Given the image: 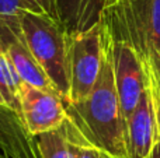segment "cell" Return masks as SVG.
<instances>
[{
	"label": "cell",
	"instance_id": "obj_1",
	"mask_svg": "<svg viewBox=\"0 0 160 158\" xmlns=\"http://www.w3.org/2000/svg\"><path fill=\"white\" fill-rule=\"evenodd\" d=\"M101 24V21H100ZM102 56L90 94L78 102H63L68 119L91 146L115 158H127L125 118L119 104L112 66V39L101 24Z\"/></svg>",
	"mask_w": 160,
	"mask_h": 158
},
{
	"label": "cell",
	"instance_id": "obj_2",
	"mask_svg": "<svg viewBox=\"0 0 160 158\" xmlns=\"http://www.w3.org/2000/svg\"><path fill=\"white\" fill-rule=\"evenodd\" d=\"M101 24L114 41L129 45L142 63L160 62V0H112Z\"/></svg>",
	"mask_w": 160,
	"mask_h": 158
},
{
	"label": "cell",
	"instance_id": "obj_3",
	"mask_svg": "<svg viewBox=\"0 0 160 158\" xmlns=\"http://www.w3.org/2000/svg\"><path fill=\"white\" fill-rule=\"evenodd\" d=\"M18 20L34 59L48 77L56 94L65 101L69 92L66 30L58 20L44 13L24 10L18 14Z\"/></svg>",
	"mask_w": 160,
	"mask_h": 158
},
{
	"label": "cell",
	"instance_id": "obj_4",
	"mask_svg": "<svg viewBox=\"0 0 160 158\" xmlns=\"http://www.w3.org/2000/svg\"><path fill=\"white\" fill-rule=\"evenodd\" d=\"M101 56V24L86 32L68 34L66 72L69 92L63 102H78L90 94L98 77Z\"/></svg>",
	"mask_w": 160,
	"mask_h": 158
},
{
	"label": "cell",
	"instance_id": "obj_5",
	"mask_svg": "<svg viewBox=\"0 0 160 158\" xmlns=\"http://www.w3.org/2000/svg\"><path fill=\"white\" fill-rule=\"evenodd\" d=\"M20 116L31 137L59 129L68 119L63 100L55 91L22 81L20 90Z\"/></svg>",
	"mask_w": 160,
	"mask_h": 158
},
{
	"label": "cell",
	"instance_id": "obj_6",
	"mask_svg": "<svg viewBox=\"0 0 160 158\" xmlns=\"http://www.w3.org/2000/svg\"><path fill=\"white\" fill-rule=\"evenodd\" d=\"M0 49L11 62L21 81L47 91H55L28 48L18 16H0Z\"/></svg>",
	"mask_w": 160,
	"mask_h": 158
},
{
	"label": "cell",
	"instance_id": "obj_7",
	"mask_svg": "<svg viewBox=\"0 0 160 158\" xmlns=\"http://www.w3.org/2000/svg\"><path fill=\"white\" fill-rule=\"evenodd\" d=\"M112 66L119 104L127 120L136 108L143 92L145 81L142 62L129 45L112 39Z\"/></svg>",
	"mask_w": 160,
	"mask_h": 158
},
{
	"label": "cell",
	"instance_id": "obj_8",
	"mask_svg": "<svg viewBox=\"0 0 160 158\" xmlns=\"http://www.w3.org/2000/svg\"><path fill=\"white\" fill-rule=\"evenodd\" d=\"M145 81V77H143ZM156 143V119L150 91L146 83L136 108L125 120L127 158H145Z\"/></svg>",
	"mask_w": 160,
	"mask_h": 158
},
{
	"label": "cell",
	"instance_id": "obj_9",
	"mask_svg": "<svg viewBox=\"0 0 160 158\" xmlns=\"http://www.w3.org/2000/svg\"><path fill=\"white\" fill-rule=\"evenodd\" d=\"M0 158H39L34 137L27 133L21 116L0 105Z\"/></svg>",
	"mask_w": 160,
	"mask_h": 158
},
{
	"label": "cell",
	"instance_id": "obj_10",
	"mask_svg": "<svg viewBox=\"0 0 160 158\" xmlns=\"http://www.w3.org/2000/svg\"><path fill=\"white\" fill-rule=\"evenodd\" d=\"M108 0H55L56 18L68 34L94 28L101 21Z\"/></svg>",
	"mask_w": 160,
	"mask_h": 158
},
{
	"label": "cell",
	"instance_id": "obj_11",
	"mask_svg": "<svg viewBox=\"0 0 160 158\" xmlns=\"http://www.w3.org/2000/svg\"><path fill=\"white\" fill-rule=\"evenodd\" d=\"M39 158H79L84 137L69 119L59 129L34 137Z\"/></svg>",
	"mask_w": 160,
	"mask_h": 158
},
{
	"label": "cell",
	"instance_id": "obj_12",
	"mask_svg": "<svg viewBox=\"0 0 160 158\" xmlns=\"http://www.w3.org/2000/svg\"><path fill=\"white\" fill-rule=\"evenodd\" d=\"M21 78L17 74L6 53L0 49V105L20 115V90Z\"/></svg>",
	"mask_w": 160,
	"mask_h": 158
},
{
	"label": "cell",
	"instance_id": "obj_13",
	"mask_svg": "<svg viewBox=\"0 0 160 158\" xmlns=\"http://www.w3.org/2000/svg\"><path fill=\"white\" fill-rule=\"evenodd\" d=\"M142 69H143L145 83H146L148 88H149V91H150L152 101H153V108H155L156 142H158V140H160V84H159V81L156 80V76L149 64L142 63Z\"/></svg>",
	"mask_w": 160,
	"mask_h": 158
},
{
	"label": "cell",
	"instance_id": "obj_14",
	"mask_svg": "<svg viewBox=\"0 0 160 158\" xmlns=\"http://www.w3.org/2000/svg\"><path fill=\"white\" fill-rule=\"evenodd\" d=\"M25 4L28 6L31 11L35 13H44L47 16L56 18V10H55V0H24Z\"/></svg>",
	"mask_w": 160,
	"mask_h": 158
},
{
	"label": "cell",
	"instance_id": "obj_15",
	"mask_svg": "<svg viewBox=\"0 0 160 158\" xmlns=\"http://www.w3.org/2000/svg\"><path fill=\"white\" fill-rule=\"evenodd\" d=\"M24 10H30L24 0H0V16H18Z\"/></svg>",
	"mask_w": 160,
	"mask_h": 158
},
{
	"label": "cell",
	"instance_id": "obj_16",
	"mask_svg": "<svg viewBox=\"0 0 160 158\" xmlns=\"http://www.w3.org/2000/svg\"><path fill=\"white\" fill-rule=\"evenodd\" d=\"M79 158H115L114 156H111L110 153L101 150L98 147H94L91 146L88 142H83L80 146V153H79Z\"/></svg>",
	"mask_w": 160,
	"mask_h": 158
},
{
	"label": "cell",
	"instance_id": "obj_17",
	"mask_svg": "<svg viewBox=\"0 0 160 158\" xmlns=\"http://www.w3.org/2000/svg\"><path fill=\"white\" fill-rule=\"evenodd\" d=\"M145 158H160V140H158V142L155 143V146H153V148L150 150V153Z\"/></svg>",
	"mask_w": 160,
	"mask_h": 158
},
{
	"label": "cell",
	"instance_id": "obj_18",
	"mask_svg": "<svg viewBox=\"0 0 160 158\" xmlns=\"http://www.w3.org/2000/svg\"><path fill=\"white\" fill-rule=\"evenodd\" d=\"M146 64H149V66L152 67L153 73H155V76H156V80H158L160 84V62H156V63H146Z\"/></svg>",
	"mask_w": 160,
	"mask_h": 158
},
{
	"label": "cell",
	"instance_id": "obj_19",
	"mask_svg": "<svg viewBox=\"0 0 160 158\" xmlns=\"http://www.w3.org/2000/svg\"><path fill=\"white\" fill-rule=\"evenodd\" d=\"M110 2H112V0H108V3H110Z\"/></svg>",
	"mask_w": 160,
	"mask_h": 158
}]
</instances>
